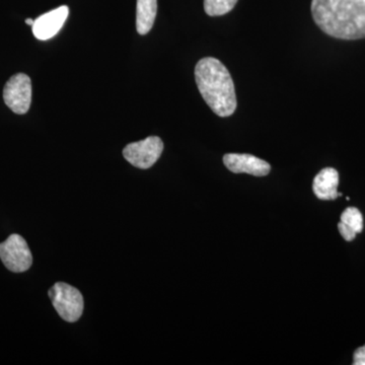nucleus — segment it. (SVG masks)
Here are the masks:
<instances>
[{"mask_svg": "<svg viewBox=\"0 0 365 365\" xmlns=\"http://www.w3.org/2000/svg\"><path fill=\"white\" fill-rule=\"evenodd\" d=\"M68 6H62L36 19L32 26L33 34L38 40L51 39L58 34L68 18Z\"/></svg>", "mask_w": 365, "mask_h": 365, "instance_id": "6e6552de", "label": "nucleus"}, {"mask_svg": "<svg viewBox=\"0 0 365 365\" xmlns=\"http://www.w3.org/2000/svg\"><path fill=\"white\" fill-rule=\"evenodd\" d=\"M163 151V143L158 136L128 144L123 150V157L133 167L146 170L158 162Z\"/></svg>", "mask_w": 365, "mask_h": 365, "instance_id": "39448f33", "label": "nucleus"}, {"mask_svg": "<svg viewBox=\"0 0 365 365\" xmlns=\"http://www.w3.org/2000/svg\"><path fill=\"white\" fill-rule=\"evenodd\" d=\"M34 23H35V21L32 20V19H26V25L33 26Z\"/></svg>", "mask_w": 365, "mask_h": 365, "instance_id": "2eb2a0df", "label": "nucleus"}, {"mask_svg": "<svg viewBox=\"0 0 365 365\" xmlns=\"http://www.w3.org/2000/svg\"><path fill=\"white\" fill-rule=\"evenodd\" d=\"M4 103L18 115L26 114L32 103V81L25 73H16L9 78L4 90Z\"/></svg>", "mask_w": 365, "mask_h": 365, "instance_id": "423d86ee", "label": "nucleus"}, {"mask_svg": "<svg viewBox=\"0 0 365 365\" xmlns=\"http://www.w3.org/2000/svg\"><path fill=\"white\" fill-rule=\"evenodd\" d=\"M195 79L203 100L217 116H232L237 107L235 83L220 60L205 57L195 67Z\"/></svg>", "mask_w": 365, "mask_h": 365, "instance_id": "f03ea898", "label": "nucleus"}, {"mask_svg": "<svg viewBox=\"0 0 365 365\" xmlns=\"http://www.w3.org/2000/svg\"><path fill=\"white\" fill-rule=\"evenodd\" d=\"M158 13V0H137L136 30L139 35L150 32Z\"/></svg>", "mask_w": 365, "mask_h": 365, "instance_id": "9d476101", "label": "nucleus"}, {"mask_svg": "<svg viewBox=\"0 0 365 365\" xmlns=\"http://www.w3.org/2000/svg\"><path fill=\"white\" fill-rule=\"evenodd\" d=\"M239 0H204V11L210 16H225L232 11Z\"/></svg>", "mask_w": 365, "mask_h": 365, "instance_id": "9b49d317", "label": "nucleus"}, {"mask_svg": "<svg viewBox=\"0 0 365 365\" xmlns=\"http://www.w3.org/2000/svg\"><path fill=\"white\" fill-rule=\"evenodd\" d=\"M339 173L333 168H325L314 177L313 190L314 195L321 200H335L342 193L337 191Z\"/></svg>", "mask_w": 365, "mask_h": 365, "instance_id": "1a4fd4ad", "label": "nucleus"}, {"mask_svg": "<svg viewBox=\"0 0 365 365\" xmlns=\"http://www.w3.org/2000/svg\"><path fill=\"white\" fill-rule=\"evenodd\" d=\"M50 299L57 313L64 321L74 323L83 316V297L78 288L64 282H57L50 288Z\"/></svg>", "mask_w": 365, "mask_h": 365, "instance_id": "7ed1b4c3", "label": "nucleus"}, {"mask_svg": "<svg viewBox=\"0 0 365 365\" xmlns=\"http://www.w3.org/2000/svg\"><path fill=\"white\" fill-rule=\"evenodd\" d=\"M353 364L365 365V345L359 348V349L354 352V356H353Z\"/></svg>", "mask_w": 365, "mask_h": 365, "instance_id": "4468645a", "label": "nucleus"}, {"mask_svg": "<svg viewBox=\"0 0 365 365\" xmlns=\"http://www.w3.org/2000/svg\"><path fill=\"white\" fill-rule=\"evenodd\" d=\"M0 259L9 271L26 272L33 264V256L28 242L20 235L14 234L0 244Z\"/></svg>", "mask_w": 365, "mask_h": 365, "instance_id": "20e7f679", "label": "nucleus"}, {"mask_svg": "<svg viewBox=\"0 0 365 365\" xmlns=\"http://www.w3.org/2000/svg\"><path fill=\"white\" fill-rule=\"evenodd\" d=\"M223 163L235 174H249L255 177L267 176L271 165L261 158L247 153H227L223 157Z\"/></svg>", "mask_w": 365, "mask_h": 365, "instance_id": "0eeeda50", "label": "nucleus"}, {"mask_svg": "<svg viewBox=\"0 0 365 365\" xmlns=\"http://www.w3.org/2000/svg\"><path fill=\"white\" fill-rule=\"evenodd\" d=\"M341 222L351 228L356 234H360L364 230V217L359 209L355 207H348L343 211Z\"/></svg>", "mask_w": 365, "mask_h": 365, "instance_id": "f8f14e48", "label": "nucleus"}, {"mask_svg": "<svg viewBox=\"0 0 365 365\" xmlns=\"http://www.w3.org/2000/svg\"><path fill=\"white\" fill-rule=\"evenodd\" d=\"M316 25L335 39H365V0H313Z\"/></svg>", "mask_w": 365, "mask_h": 365, "instance_id": "f257e3e1", "label": "nucleus"}, {"mask_svg": "<svg viewBox=\"0 0 365 365\" xmlns=\"http://www.w3.org/2000/svg\"><path fill=\"white\" fill-rule=\"evenodd\" d=\"M338 228H339L340 235L344 237L345 241L351 242L356 237V232H353L351 228L348 227L344 223L340 222Z\"/></svg>", "mask_w": 365, "mask_h": 365, "instance_id": "ddd939ff", "label": "nucleus"}]
</instances>
